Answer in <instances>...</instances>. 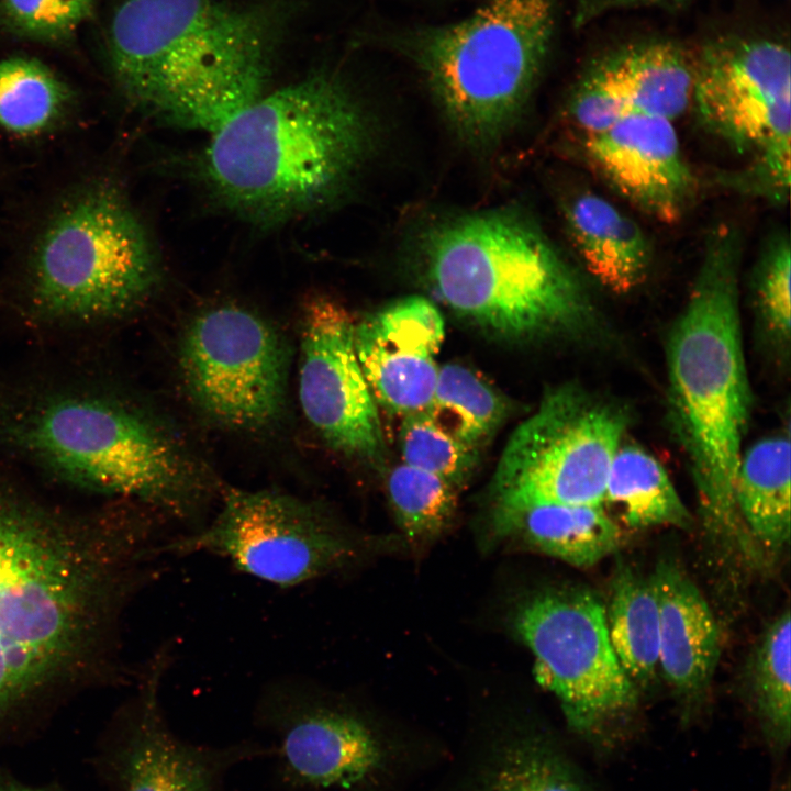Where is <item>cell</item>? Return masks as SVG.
<instances>
[{
    "instance_id": "1",
    "label": "cell",
    "mask_w": 791,
    "mask_h": 791,
    "mask_svg": "<svg viewBox=\"0 0 791 791\" xmlns=\"http://www.w3.org/2000/svg\"><path fill=\"white\" fill-rule=\"evenodd\" d=\"M161 526L136 503L74 514L0 482V720L108 659Z\"/></svg>"
},
{
    "instance_id": "2",
    "label": "cell",
    "mask_w": 791,
    "mask_h": 791,
    "mask_svg": "<svg viewBox=\"0 0 791 791\" xmlns=\"http://www.w3.org/2000/svg\"><path fill=\"white\" fill-rule=\"evenodd\" d=\"M742 237L708 234L693 286L667 341L670 419L712 539L753 565L760 554L737 510L735 483L751 396L739 311Z\"/></svg>"
},
{
    "instance_id": "3",
    "label": "cell",
    "mask_w": 791,
    "mask_h": 791,
    "mask_svg": "<svg viewBox=\"0 0 791 791\" xmlns=\"http://www.w3.org/2000/svg\"><path fill=\"white\" fill-rule=\"evenodd\" d=\"M208 183L261 224L315 211L349 183L368 153V116L344 82L317 73L264 93L211 133Z\"/></svg>"
},
{
    "instance_id": "4",
    "label": "cell",
    "mask_w": 791,
    "mask_h": 791,
    "mask_svg": "<svg viewBox=\"0 0 791 791\" xmlns=\"http://www.w3.org/2000/svg\"><path fill=\"white\" fill-rule=\"evenodd\" d=\"M270 25L216 0H125L108 31L113 78L130 102L183 129L214 132L265 93Z\"/></svg>"
},
{
    "instance_id": "5",
    "label": "cell",
    "mask_w": 791,
    "mask_h": 791,
    "mask_svg": "<svg viewBox=\"0 0 791 791\" xmlns=\"http://www.w3.org/2000/svg\"><path fill=\"white\" fill-rule=\"evenodd\" d=\"M0 391V450L70 486L194 520L208 488L141 411L97 385Z\"/></svg>"
},
{
    "instance_id": "6",
    "label": "cell",
    "mask_w": 791,
    "mask_h": 791,
    "mask_svg": "<svg viewBox=\"0 0 791 791\" xmlns=\"http://www.w3.org/2000/svg\"><path fill=\"white\" fill-rule=\"evenodd\" d=\"M419 255L442 301L499 337L536 338L591 319L579 274L520 214L480 211L442 220L421 236Z\"/></svg>"
},
{
    "instance_id": "7",
    "label": "cell",
    "mask_w": 791,
    "mask_h": 791,
    "mask_svg": "<svg viewBox=\"0 0 791 791\" xmlns=\"http://www.w3.org/2000/svg\"><path fill=\"white\" fill-rule=\"evenodd\" d=\"M554 0H489L456 22L393 41L424 76L449 125L487 148L510 131L539 79L554 26Z\"/></svg>"
},
{
    "instance_id": "8",
    "label": "cell",
    "mask_w": 791,
    "mask_h": 791,
    "mask_svg": "<svg viewBox=\"0 0 791 791\" xmlns=\"http://www.w3.org/2000/svg\"><path fill=\"white\" fill-rule=\"evenodd\" d=\"M158 278L149 235L123 194L97 185L66 201L32 255L29 298L43 321L94 325L138 307Z\"/></svg>"
},
{
    "instance_id": "9",
    "label": "cell",
    "mask_w": 791,
    "mask_h": 791,
    "mask_svg": "<svg viewBox=\"0 0 791 791\" xmlns=\"http://www.w3.org/2000/svg\"><path fill=\"white\" fill-rule=\"evenodd\" d=\"M511 624L570 731L598 753L617 749L631 733L639 690L615 656L601 599L580 587L543 589L519 601Z\"/></svg>"
},
{
    "instance_id": "10",
    "label": "cell",
    "mask_w": 791,
    "mask_h": 791,
    "mask_svg": "<svg viewBox=\"0 0 791 791\" xmlns=\"http://www.w3.org/2000/svg\"><path fill=\"white\" fill-rule=\"evenodd\" d=\"M626 425L621 409L579 387L546 393L501 453L492 479L493 517L544 504H603Z\"/></svg>"
},
{
    "instance_id": "11",
    "label": "cell",
    "mask_w": 791,
    "mask_h": 791,
    "mask_svg": "<svg viewBox=\"0 0 791 791\" xmlns=\"http://www.w3.org/2000/svg\"><path fill=\"white\" fill-rule=\"evenodd\" d=\"M791 58L767 38H722L694 60L701 124L747 159L740 183L773 202L791 182Z\"/></svg>"
},
{
    "instance_id": "12",
    "label": "cell",
    "mask_w": 791,
    "mask_h": 791,
    "mask_svg": "<svg viewBox=\"0 0 791 791\" xmlns=\"http://www.w3.org/2000/svg\"><path fill=\"white\" fill-rule=\"evenodd\" d=\"M359 536L325 506L277 490L227 488L201 527L170 536L163 554H210L238 571L289 588L353 565Z\"/></svg>"
},
{
    "instance_id": "13",
    "label": "cell",
    "mask_w": 791,
    "mask_h": 791,
    "mask_svg": "<svg viewBox=\"0 0 791 791\" xmlns=\"http://www.w3.org/2000/svg\"><path fill=\"white\" fill-rule=\"evenodd\" d=\"M180 365L196 403L221 424L261 430L283 411L285 345L272 326L247 310L225 305L198 315L186 331Z\"/></svg>"
},
{
    "instance_id": "14",
    "label": "cell",
    "mask_w": 791,
    "mask_h": 791,
    "mask_svg": "<svg viewBox=\"0 0 791 791\" xmlns=\"http://www.w3.org/2000/svg\"><path fill=\"white\" fill-rule=\"evenodd\" d=\"M355 321L339 303L309 302L301 332L299 399L310 424L334 449L377 464L385 455L378 404L354 344Z\"/></svg>"
},
{
    "instance_id": "15",
    "label": "cell",
    "mask_w": 791,
    "mask_h": 791,
    "mask_svg": "<svg viewBox=\"0 0 791 791\" xmlns=\"http://www.w3.org/2000/svg\"><path fill=\"white\" fill-rule=\"evenodd\" d=\"M693 80L694 62L677 44L624 45L598 57L581 74L567 114L580 135L630 114L675 121L691 105Z\"/></svg>"
},
{
    "instance_id": "16",
    "label": "cell",
    "mask_w": 791,
    "mask_h": 791,
    "mask_svg": "<svg viewBox=\"0 0 791 791\" xmlns=\"http://www.w3.org/2000/svg\"><path fill=\"white\" fill-rule=\"evenodd\" d=\"M673 121L630 114L610 126L581 134L584 157L635 208L664 223H676L697 192Z\"/></svg>"
},
{
    "instance_id": "17",
    "label": "cell",
    "mask_w": 791,
    "mask_h": 791,
    "mask_svg": "<svg viewBox=\"0 0 791 791\" xmlns=\"http://www.w3.org/2000/svg\"><path fill=\"white\" fill-rule=\"evenodd\" d=\"M268 702L282 732L286 764L300 781L347 789L381 767L382 747L370 727L321 698L308 681L274 684Z\"/></svg>"
},
{
    "instance_id": "18",
    "label": "cell",
    "mask_w": 791,
    "mask_h": 791,
    "mask_svg": "<svg viewBox=\"0 0 791 791\" xmlns=\"http://www.w3.org/2000/svg\"><path fill=\"white\" fill-rule=\"evenodd\" d=\"M445 324L421 296L389 303L354 326L355 350L377 404L402 416L424 411L439 367Z\"/></svg>"
},
{
    "instance_id": "19",
    "label": "cell",
    "mask_w": 791,
    "mask_h": 791,
    "mask_svg": "<svg viewBox=\"0 0 791 791\" xmlns=\"http://www.w3.org/2000/svg\"><path fill=\"white\" fill-rule=\"evenodd\" d=\"M653 580L659 606V671L684 722L705 703L720 656L716 619L689 575L673 559H660Z\"/></svg>"
},
{
    "instance_id": "20",
    "label": "cell",
    "mask_w": 791,
    "mask_h": 791,
    "mask_svg": "<svg viewBox=\"0 0 791 791\" xmlns=\"http://www.w3.org/2000/svg\"><path fill=\"white\" fill-rule=\"evenodd\" d=\"M569 237L589 274L615 293L647 277L653 249L640 225L602 196L584 190L564 204Z\"/></svg>"
},
{
    "instance_id": "21",
    "label": "cell",
    "mask_w": 791,
    "mask_h": 791,
    "mask_svg": "<svg viewBox=\"0 0 791 791\" xmlns=\"http://www.w3.org/2000/svg\"><path fill=\"white\" fill-rule=\"evenodd\" d=\"M170 651L160 650L143 675L136 731L124 758V791H212L208 759L178 740L164 724L158 691Z\"/></svg>"
},
{
    "instance_id": "22",
    "label": "cell",
    "mask_w": 791,
    "mask_h": 791,
    "mask_svg": "<svg viewBox=\"0 0 791 791\" xmlns=\"http://www.w3.org/2000/svg\"><path fill=\"white\" fill-rule=\"evenodd\" d=\"M500 536L577 568H589L615 554L622 544L619 523L603 504H544L493 517Z\"/></svg>"
},
{
    "instance_id": "23",
    "label": "cell",
    "mask_w": 791,
    "mask_h": 791,
    "mask_svg": "<svg viewBox=\"0 0 791 791\" xmlns=\"http://www.w3.org/2000/svg\"><path fill=\"white\" fill-rule=\"evenodd\" d=\"M735 500L740 520L766 560L783 550L791 530V445L773 435L743 452Z\"/></svg>"
},
{
    "instance_id": "24",
    "label": "cell",
    "mask_w": 791,
    "mask_h": 791,
    "mask_svg": "<svg viewBox=\"0 0 791 791\" xmlns=\"http://www.w3.org/2000/svg\"><path fill=\"white\" fill-rule=\"evenodd\" d=\"M604 610L621 667L638 690L648 687L659 671V606L650 576L619 564Z\"/></svg>"
},
{
    "instance_id": "25",
    "label": "cell",
    "mask_w": 791,
    "mask_h": 791,
    "mask_svg": "<svg viewBox=\"0 0 791 791\" xmlns=\"http://www.w3.org/2000/svg\"><path fill=\"white\" fill-rule=\"evenodd\" d=\"M605 503L616 508L631 528L687 530L692 524V516L664 466L636 446H621L616 452L608 475Z\"/></svg>"
},
{
    "instance_id": "26",
    "label": "cell",
    "mask_w": 791,
    "mask_h": 791,
    "mask_svg": "<svg viewBox=\"0 0 791 791\" xmlns=\"http://www.w3.org/2000/svg\"><path fill=\"white\" fill-rule=\"evenodd\" d=\"M750 671V703L761 737L776 757L791 735V615L787 608L766 627Z\"/></svg>"
},
{
    "instance_id": "27",
    "label": "cell",
    "mask_w": 791,
    "mask_h": 791,
    "mask_svg": "<svg viewBox=\"0 0 791 791\" xmlns=\"http://www.w3.org/2000/svg\"><path fill=\"white\" fill-rule=\"evenodd\" d=\"M70 87L37 58H0V127L19 136L53 129L70 110Z\"/></svg>"
},
{
    "instance_id": "28",
    "label": "cell",
    "mask_w": 791,
    "mask_h": 791,
    "mask_svg": "<svg viewBox=\"0 0 791 791\" xmlns=\"http://www.w3.org/2000/svg\"><path fill=\"white\" fill-rule=\"evenodd\" d=\"M481 791H594L576 764L548 737L527 733L504 742Z\"/></svg>"
},
{
    "instance_id": "29",
    "label": "cell",
    "mask_w": 791,
    "mask_h": 791,
    "mask_svg": "<svg viewBox=\"0 0 791 791\" xmlns=\"http://www.w3.org/2000/svg\"><path fill=\"white\" fill-rule=\"evenodd\" d=\"M425 411L453 436L478 450L502 422L505 404L475 371L459 364H445L439 367Z\"/></svg>"
},
{
    "instance_id": "30",
    "label": "cell",
    "mask_w": 791,
    "mask_h": 791,
    "mask_svg": "<svg viewBox=\"0 0 791 791\" xmlns=\"http://www.w3.org/2000/svg\"><path fill=\"white\" fill-rule=\"evenodd\" d=\"M386 486L396 521L410 542H428L453 521L458 489L444 478L402 463L389 472Z\"/></svg>"
},
{
    "instance_id": "31",
    "label": "cell",
    "mask_w": 791,
    "mask_h": 791,
    "mask_svg": "<svg viewBox=\"0 0 791 791\" xmlns=\"http://www.w3.org/2000/svg\"><path fill=\"white\" fill-rule=\"evenodd\" d=\"M399 439L404 464L437 475L458 490L475 470L478 450L453 436L425 410L403 416Z\"/></svg>"
},
{
    "instance_id": "32",
    "label": "cell",
    "mask_w": 791,
    "mask_h": 791,
    "mask_svg": "<svg viewBox=\"0 0 791 791\" xmlns=\"http://www.w3.org/2000/svg\"><path fill=\"white\" fill-rule=\"evenodd\" d=\"M99 0H0V24L11 34L43 44L70 43Z\"/></svg>"
},
{
    "instance_id": "33",
    "label": "cell",
    "mask_w": 791,
    "mask_h": 791,
    "mask_svg": "<svg viewBox=\"0 0 791 791\" xmlns=\"http://www.w3.org/2000/svg\"><path fill=\"white\" fill-rule=\"evenodd\" d=\"M755 272L759 311L769 328L788 339L791 326V246L788 235L777 233L770 237Z\"/></svg>"
},
{
    "instance_id": "34",
    "label": "cell",
    "mask_w": 791,
    "mask_h": 791,
    "mask_svg": "<svg viewBox=\"0 0 791 791\" xmlns=\"http://www.w3.org/2000/svg\"><path fill=\"white\" fill-rule=\"evenodd\" d=\"M680 1L684 0H581L575 19L578 25H584L612 11Z\"/></svg>"
},
{
    "instance_id": "35",
    "label": "cell",
    "mask_w": 791,
    "mask_h": 791,
    "mask_svg": "<svg viewBox=\"0 0 791 791\" xmlns=\"http://www.w3.org/2000/svg\"><path fill=\"white\" fill-rule=\"evenodd\" d=\"M0 791H45V790L25 787L20 783H15V782L1 781L0 782Z\"/></svg>"
},
{
    "instance_id": "36",
    "label": "cell",
    "mask_w": 791,
    "mask_h": 791,
    "mask_svg": "<svg viewBox=\"0 0 791 791\" xmlns=\"http://www.w3.org/2000/svg\"><path fill=\"white\" fill-rule=\"evenodd\" d=\"M770 791H790V782L788 776L780 778L771 788Z\"/></svg>"
}]
</instances>
